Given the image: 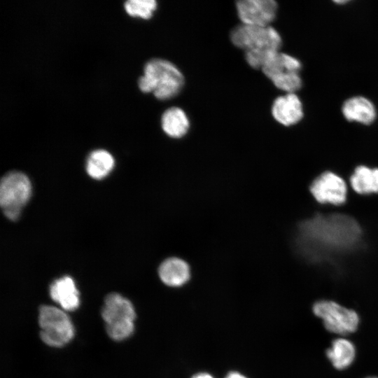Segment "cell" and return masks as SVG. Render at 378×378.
Returning a JSON list of instances; mask_svg holds the SVG:
<instances>
[{
	"label": "cell",
	"instance_id": "cell-16",
	"mask_svg": "<svg viewBox=\"0 0 378 378\" xmlns=\"http://www.w3.org/2000/svg\"><path fill=\"white\" fill-rule=\"evenodd\" d=\"M161 125L167 136L173 139H180L187 134L190 128V121L183 110L178 107H171L163 113Z\"/></svg>",
	"mask_w": 378,
	"mask_h": 378
},
{
	"label": "cell",
	"instance_id": "cell-6",
	"mask_svg": "<svg viewBox=\"0 0 378 378\" xmlns=\"http://www.w3.org/2000/svg\"><path fill=\"white\" fill-rule=\"evenodd\" d=\"M31 194V184L24 173L13 171L6 174L0 183V205L4 215L11 220H17Z\"/></svg>",
	"mask_w": 378,
	"mask_h": 378
},
{
	"label": "cell",
	"instance_id": "cell-20",
	"mask_svg": "<svg viewBox=\"0 0 378 378\" xmlns=\"http://www.w3.org/2000/svg\"><path fill=\"white\" fill-rule=\"evenodd\" d=\"M225 378H246V377L238 372H230Z\"/></svg>",
	"mask_w": 378,
	"mask_h": 378
},
{
	"label": "cell",
	"instance_id": "cell-12",
	"mask_svg": "<svg viewBox=\"0 0 378 378\" xmlns=\"http://www.w3.org/2000/svg\"><path fill=\"white\" fill-rule=\"evenodd\" d=\"M51 299L65 312L77 309L80 305L79 291L74 279L64 276L55 280L50 286Z\"/></svg>",
	"mask_w": 378,
	"mask_h": 378
},
{
	"label": "cell",
	"instance_id": "cell-4",
	"mask_svg": "<svg viewBox=\"0 0 378 378\" xmlns=\"http://www.w3.org/2000/svg\"><path fill=\"white\" fill-rule=\"evenodd\" d=\"M108 335L115 341L130 337L134 330L136 312L132 303L117 293L106 295L102 309Z\"/></svg>",
	"mask_w": 378,
	"mask_h": 378
},
{
	"label": "cell",
	"instance_id": "cell-19",
	"mask_svg": "<svg viewBox=\"0 0 378 378\" xmlns=\"http://www.w3.org/2000/svg\"><path fill=\"white\" fill-rule=\"evenodd\" d=\"M157 8L155 0H129L125 3V9L132 17L148 19Z\"/></svg>",
	"mask_w": 378,
	"mask_h": 378
},
{
	"label": "cell",
	"instance_id": "cell-10",
	"mask_svg": "<svg viewBox=\"0 0 378 378\" xmlns=\"http://www.w3.org/2000/svg\"><path fill=\"white\" fill-rule=\"evenodd\" d=\"M236 8L242 24L267 27L276 16L278 5L274 0H241Z\"/></svg>",
	"mask_w": 378,
	"mask_h": 378
},
{
	"label": "cell",
	"instance_id": "cell-15",
	"mask_svg": "<svg viewBox=\"0 0 378 378\" xmlns=\"http://www.w3.org/2000/svg\"><path fill=\"white\" fill-rule=\"evenodd\" d=\"M349 184L358 195L378 194V167L357 166L349 177Z\"/></svg>",
	"mask_w": 378,
	"mask_h": 378
},
{
	"label": "cell",
	"instance_id": "cell-18",
	"mask_svg": "<svg viewBox=\"0 0 378 378\" xmlns=\"http://www.w3.org/2000/svg\"><path fill=\"white\" fill-rule=\"evenodd\" d=\"M114 159L112 155L105 150L92 151L88 158L86 170L93 178L102 179L113 169Z\"/></svg>",
	"mask_w": 378,
	"mask_h": 378
},
{
	"label": "cell",
	"instance_id": "cell-1",
	"mask_svg": "<svg viewBox=\"0 0 378 378\" xmlns=\"http://www.w3.org/2000/svg\"><path fill=\"white\" fill-rule=\"evenodd\" d=\"M362 234L359 223L349 215L317 214L298 223L294 244L307 260L321 262L354 251Z\"/></svg>",
	"mask_w": 378,
	"mask_h": 378
},
{
	"label": "cell",
	"instance_id": "cell-22",
	"mask_svg": "<svg viewBox=\"0 0 378 378\" xmlns=\"http://www.w3.org/2000/svg\"><path fill=\"white\" fill-rule=\"evenodd\" d=\"M368 378H378V377H368Z\"/></svg>",
	"mask_w": 378,
	"mask_h": 378
},
{
	"label": "cell",
	"instance_id": "cell-11",
	"mask_svg": "<svg viewBox=\"0 0 378 378\" xmlns=\"http://www.w3.org/2000/svg\"><path fill=\"white\" fill-rule=\"evenodd\" d=\"M272 114L276 121L284 126L295 125L304 115L302 102L295 93L279 96L273 102Z\"/></svg>",
	"mask_w": 378,
	"mask_h": 378
},
{
	"label": "cell",
	"instance_id": "cell-3",
	"mask_svg": "<svg viewBox=\"0 0 378 378\" xmlns=\"http://www.w3.org/2000/svg\"><path fill=\"white\" fill-rule=\"evenodd\" d=\"M230 40L245 52L262 54L267 57L279 52L282 44L279 33L272 26L241 24L232 29Z\"/></svg>",
	"mask_w": 378,
	"mask_h": 378
},
{
	"label": "cell",
	"instance_id": "cell-9",
	"mask_svg": "<svg viewBox=\"0 0 378 378\" xmlns=\"http://www.w3.org/2000/svg\"><path fill=\"white\" fill-rule=\"evenodd\" d=\"M309 190L315 201L321 204L341 206L347 200L346 182L340 175L330 170L316 176L311 182Z\"/></svg>",
	"mask_w": 378,
	"mask_h": 378
},
{
	"label": "cell",
	"instance_id": "cell-17",
	"mask_svg": "<svg viewBox=\"0 0 378 378\" xmlns=\"http://www.w3.org/2000/svg\"><path fill=\"white\" fill-rule=\"evenodd\" d=\"M355 354L354 344L344 338L335 340L331 346L326 351L327 357L338 370L349 366L354 359Z\"/></svg>",
	"mask_w": 378,
	"mask_h": 378
},
{
	"label": "cell",
	"instance_id": "cell-2",
	"mask_svg": "<svg viewBox=\"0 0 378 378\" xmlns=\"http://www.w3.org/2000/svg\"><path fill=\"white\" fill-rule=\"evenodd\" d=\"M138 84L141 92H153L157 99L166 100L179 93L184 85V76L171 62L155 58L146 63Z\"/></svg>",
	"mask_w": 378,
	"mask_h": 378
},
{
	"label": "cell",
	"instance_id": "cell-8",
	"mask_svg": "<svg viewBox=\"0 0 378 378\" xmlns=\"http://www.w3.org/2000/svg\"><path fill=\"white\" fill-rule=\"evenodd\" d=\"M313 312L331 332L346 335L357 329L359 318L356 312L333 301L316 302L313 306Z\"/></svg>",
	"mask_w": 378,
	"mask_h": 378
},
{
	"label": "cell",
	"instance_id": "cell-5",
	"mask_svg": "<svg viewBox=\"0 0 378 378\" xmlns=\"http://www.w3.org/2000/svg\"><path fill=\"white\" fill-rule=\"evenodd\" d=\"M40 337L47 345L62 347L74 336V327L68 314L61 308L42 305L39 308Z\"/></svg>",
	"mask_w": 378,
	"mask_h": 378
},
{
	"label": "cell",
	"instance_id": "cell-7",
	"mask_svg": "<svg viewBox=\"0 0 378 378\" xmlns=\"http://www.w3.org/2000/svg\"><path fill=\"white\" fill-rule=\"evenodd\" d=\"M301 68L298 59L279 51L267 60L261 70L278 89L295 93L302 85Z\"/></svg>",
	"mask_w": 378,
	"mask_h": 378
},
{
	"label": "cell",
	"instance_id": "cell-13",
	"mask_svg": "<svg viewBox=\"0 0 378 378\" xmlns=\"http://www.w3.org/2000/svg\"><path fill=\"white\" fill-rule=\"evenodd\" d=\"M190 267L183 259L172 256L164 260L158 267L160 280L167 286L180 287L190 278Z\"/></svg>",
	"mask_w": 378,
	"mask_h": 378
},
{
	"label": "cell",
	"instance_id": "cell-14",
	"mask_svg": "<svg viewBox=\"0 0 378 378\" xmlns=\"http://www.w3.org/2000/svg\"><path fill=\"white\" fill-rule=\"evenodd\" d=\"M342 112L346 120L363 125H370L377 117L374 104L363 96H355L346 99L342 104Z\"/></svg>",
	"mask_w": 378,
	"mask_h": 378
},
{
	"label": "cell",
	"instance_id": "cell-21",
	"mask_svg": "<svg viewBox=\"0 0 378 378\" xmlns=\"http://www.w3.org/2000/svg\"><path fill=\"white\" fill-rule=\"evenodd\" d=\"M192 378H213V377L206 373H200L195 375Z\"/></svg>",
	"mask_w": 378,
	"mask_h": 378
}]
</instances>
